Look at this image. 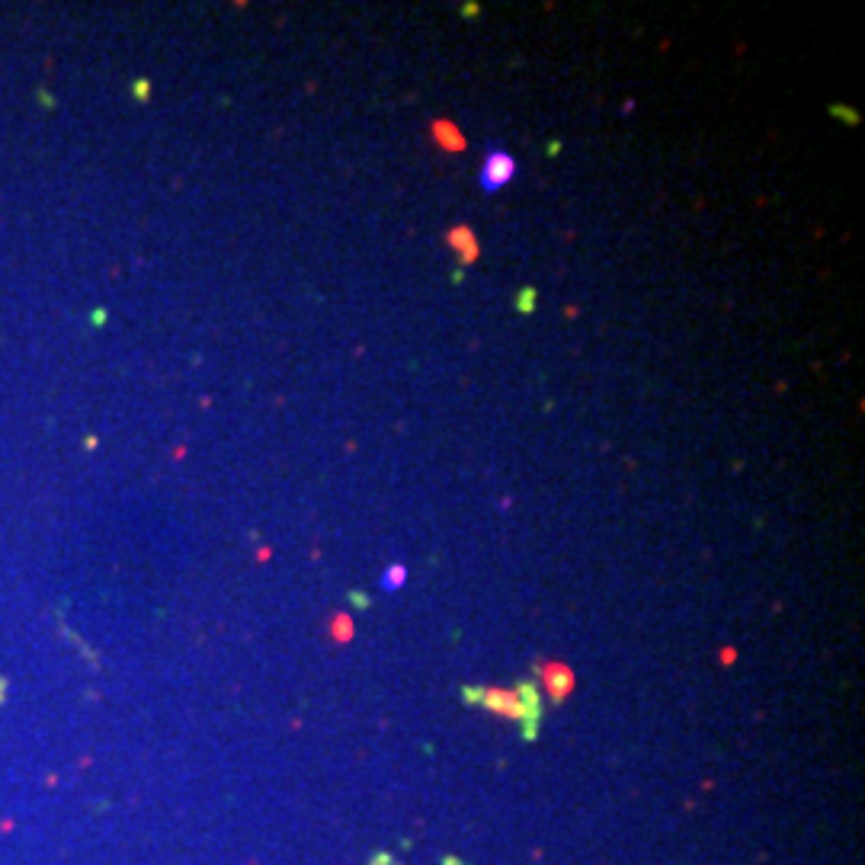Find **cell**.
<instances>
[{"instance_id":"1","label":"cell","mask_w":865,"mask_h":865,"mask_svg":"<svg viewBox=\"0 0 865 865\" xmlns=\"http://www.w3.org/2000/svg\"><path fill=\"white\" fill-rule=\"evenodd\" d=\"M462 699L468 705H478V709L484 712H494L500 718L507 721H516L519 728H523V737L526 741H536V734L542 728V718H545V709H542V689L539 683H519L513 689H497V686H465L462 689Z\"/></svg>"},{"instance_id":"2","label":"cell","mask_w":865,"mask_h":865,"mask_svg":"<svg viewBox=\"0 0 865 865\" xmlns=\"http://www.w3.org/2000/svg\"><path fill=\"white\" fill-rule=\"evenodd\" d=\"M516 177V157L507 148H491L484 154V164L478 173V183L484 193H500Z\"/></svg>"},{"instance_id":"3","label":"cell","mask_w":865,"mask_h":865,"mask_svg":"<svg viewBox=\"0 0 865 865\" xmlns=\"http://www.w3.org/2000/svg\"><path fill=\"white\" fill-rule=\"evenodd\" d=\"M536 673L542 676V686H545L548 699H552L555 705L568 699V692L574 689L571 667L558 664V660H536Z\"/></svg>"},{"instance_id":"4","label":"cell","mask_w":865,"mask_h":865,"mask_svg":"<svg viewBox=\"0 0 865 865\" xmlns=\"http://www.w3.org/2000/svg\"><path fill=\"white\" fill-rule=\"evenodd\" d=\"M449 244H452L455 254L462 257V266L475 263V257H478V244H475V231H471L468 225L452 228V231H449Z\"/></svg>"},{"instance_id":"5","label":"cell","mask_w":865,"mask_h":865,"mask_svg":"<svg viewBox=\"0 0 865 865\" xmlns=\"http://www.w3.org/2000/svg\"><path fill=\"white\" fill-rule=\"evenodd\" d=\"M404 580H407V568L404 564H391V568L382 574V590H401L404 587Z\"/></svg>"},{"instance_id":"6","label":"cell","mask_w":865,"mask_h":865,"mask_svg":"<svg viewBox=\"0 0 865 865\" xmlns=\"http://www.w3.org/2000/svg\"><path fill=\"white\" fill-rule=\"evenodd\" d=\"M433 135H436V138H443V135H446V138H449V141H446V148H449V151H459V148H462V135H459V132H452V125H449V122H436V125H433Z\"/></svg>"},{"instance_id":"7","label":"cell","mask_w":865,"mask_h":865,"mask_svg":"<svg viewBox=\"0 0 865 865\" xmlns=\"http://www.w3.org/2000/svg\"><path fill=\"white\" fill-rule=\"evenodd\" d=\"M135 93H138L141 100H145V97H148V84H145V81H138V84H135Z\"/></svg>"},{"instance_id":"8","label":"cell","mask_w":865,"mask_h":865,"mask_svg":"<svg viewBox=\"0 0 865 865\" xmlns=\"http://www.w3.org/2000/svg\"><path fill=\"white\" fill-rule=\"evenodd\" d=\"M4 696H7V686H4V680H0V702H4Z\"/></svg>"}]
</instances>
